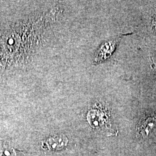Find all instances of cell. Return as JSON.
Masks as SVG:
<instances>
[{"mask_svg":"<svg viewBox=\"0 0 156 156\" xmlns=\"http://www.w3.org/2000/svg\"><path fill=\"white\" fill-rule=\"evenodd\" d=\"M87 120L92 128L100 129L107 123V118L105 113L97 109L90 110L87 115Z\"/></svg>","mask_w":156,"mask_h":156,"instance_id":"3957f363","label":"cell"},{"mask_svg":"<svg viewBox=\"0 0 156 156\" xmlns=\"http://www.w3.org/2000/svg\"><path fill=\"white\" fill-rule=\"evenodd\" d=\"M150 60H151V67L156 76V57H151L150 58Z\"/></svg>","mask_w":156,"mask_h":156,"instance_id":"8992f818","label":"cell"},{"mask_svg":"<svg viewBox=\"0 0 156 156\" xmlns=\"http://www.w3.org/2000/svg\"><path fill=\"white\" fill-rule=\"evenodd\" d=\"M68 140L63 134L55 135L50 136L42 142V147L44 149L49 151H60L67 146Z\"/></svg>","mask_w":156,"mask_h":156,"instance_id":"7a4b0ae2","label":"cell"},{"mask_svg":"<svg viewBox=\"0 0 156 156\" xmlns=\"http://www.w3.org/2000/svg\"><path fill=\"white\" fill-rule=\"evenodd\" d=\"M119 42V39L109 41L101 45L94 56L95 64L100 63L109 58L115 51Z\"/></svg>","mask_w":156,"mask_h":156,"instance_id":"6da1fadb","label":"cell"},{"mask_svg":"<svg viewBox=\"0 0 156 156\" xmlns=\"http://www.w3.org/2000/svg\"><path fill=\"white\" fill-rule=\"evenodd\" d=\"M141 134L144 138L151 137L156 132V119L155 117H148L142 124L140 128Z\"/></svg>","mask_w":156,"mask_h":156,"instance_id":"277c9868","label":"cell"},{"mask_svg":"<svg viewBox=\"0 0 156 156\" xmlns=\"http://www.w3.org/2000/svg\"><path fill=\"white\" fill-rule=\"evenodd\" d=\"M151 27L152 30L156 33V15L153 17L151 22Z\"/></svg>","mask_w":156,"mask_h":156,"instance_id":"52a82bcc","label":"cell"},{"mask_svg":"<svg viewBox=\"0 0 156 156\" xmlns=\"http://www.w3.org/2000/svg\"><path fill=\"white\" fill-rule=\"evenodd\" d=\"M0 156H16V153L11 147L2 146L0 147Z\"/></svg>","mask_w":156,"mask_h":156,"instance_id":"5b68a950","label":"cell"}]
</instances>
